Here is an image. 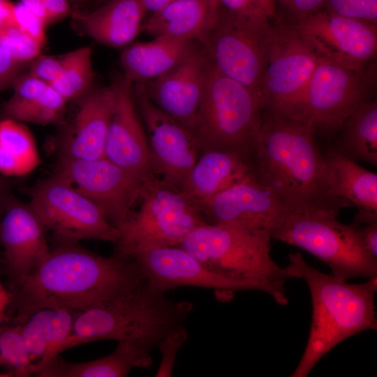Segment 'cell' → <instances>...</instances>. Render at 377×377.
<instances>
[{
	"label": "cell",
	"mask_w": 377,
	"mask_h": 377,
	"mask_svg": "<svg viewBox=\"0 0 377 377\" xmlns=\"http://www.w3.org/2000/svg\"><path fill=\"white\" fill-rule=\"evenodd\" d=\"M252 174L293 212L339 215L350 205L331 197L325 147L306 123L274 111H262Z\"/></svg>",
	"instance_id": "cell-1"
},
{
	"label": "cell",
	"mask_w": 377,
	"mask_h": 377,
	"mask_svg": "<svg viewBox=\"0 0 377 377\" xmlns=\"http://www.w3.org/2000/svg\"><path fill=\"white\" fill-rule=\"evenodd\" d=\"M66 242L12 286L10 307L22 320L40 309L77 311L131 283L141 272L135 263L114 254L104 257Z\"/></svg>",
	"instance_id": "cell-2"
},
{
	"label": "cell",
	"mask_w": 377,
	"mask_h": 377,
	"mask_svg": "<svg viewBox=\"0 0 377 377\" xmlns=\"http://www.w3.org/2000/svg\"><path fill=\"white\" fill-rule=\"evenodd\" d=\"M144 274L117 291L75 311L72 332L61 353L101 341L141 340L156 346L168 332L184 325L193 304L168 297Z\"/></svg>",
	"instance_id": "cell-3"
},
{
	"label": "cell",
	"mask_w": 377,
	"mask_h": 377,
	"mask_svg": "<svg viewBox=\"0 0 377 377\" xmlns=\"http://www.w3.org/2000/svg\"><path fill=\"white\" fill-rule=\"evenodd\" d=\"M295 278L306 283L311 298V323L301 359L290 376L306 377L320 359L348 338L377 329V277L348 283L311 266L299 252L288 255Z\"/></svg>",
	"instance_id": "cell-4"
},
{
	"label": "cell",
	"mask_w": 377,
	"mask_h": 377,
	"mask_svg": "<svg viewBox=\"0 0 377 377\" xmlns=\"http://www.w3.org/2000/svg\"><path fill=\"white\" fill-rule=\"evenodd\" d=\"M271 239L235 227L207 223L191 231L179 246L215 274L242 283L249 290L265 293L285 306L288 303L285 286L295 276L288 265L282 267L272 259Z\"/></svg>",
	"instance_id": "cell-5"
},
{
	"label": "cell",
	"mask_w": 377,
	"mask_h": 377,
	"mask_svg": "<svg viewBox=\"0 0 377 377\" xmlns=\"http://www.w3.org/2000/svg\"><path fill=\"white\" fill-rule=\"evenodd\" d=\"M261 123L258 94L221 74L208 59L202 96L191 131L200 152L209 149L232 150L251 161Z\"/></svg>",
	"instance_id": "cell-6"
},
{
	"label": "cell",
	"mask_w": 377,
	"mask_h": 377,
	"mask_svg": "<svg viewBox=\"0 0 377 377\" xmlns=\"http://www.w3.org/2000/svg\"><path fill=\"white\" fill-rule=\"evenodd\" d=\"M137 211L118 229L115 254L129 258L153 247L179 246L207 223L200 207L183 191L160 177L143 184Z\"/></svg>",
	"instance_id": "cell-7"
},
{
	"label": "cell",
	"mask_w": 377,
	"mask_h": 377,
	"mask_svg": "<svg viewBox=\"0 0 377 377\" xmlns=\"http://www.w3.org/2000/svg\"><path fill=\"white\" fill-rule=\"evenodd\" d=\"M337 216L290 212L274 229L271 238L311 253L341 280L377 277V260L367 252L358 226L341 223Z\"/></svg>",
	"instance_id": "cell-8"
},
{
	"label": "cell",
	"mask_w": 377,
	"mask_h": 377,
	"mask_svg": "<svg viewBox=\"0 0 377 377\" xmlns=\"http://www.w3.org/2000/svg\"><path fill=\"white\" fill-rule=\"evenodd\" d=\"M318 55L314 72L290 117L304 121L318 138L328 141L348 116L374 98L376 61L353 69Z\"/></svg>",
	"instance_id": "cell-9"
},
{
	"label": "cell",
	"mask_w": 377,
	"mask_h": 377,
	"mask_svg": "<svg viewBox=\"0 0 377 377\" xmlns=\"http://www.w3.org/2000/svg\"><path fill=\"white\" fill-rule=\"evenodd\" d=\"M318 56L296 26L273 21L258 89L261 111L291 116L314 72Z\"/></svg>",
	"instance_id": "cell-10"
},
{
	"label": "cell",
	"mask_w": 377,
	"mask_h": 377,
	"mask_svg": "<svg viewBox=\"0 0 377 377\" xmlns=\"http://www.w3.org/2000/svg\"><path fill=\"white\" fill-rule=\"evenodd\" d=\"M272 22L265 16L231 12L218 6L215 23L202 45L219 72L258 96Z\"/></svg>",
	"instance_id": "cell-11"
},
{
	"label": "cell",
	"mask_w": 377,
	"mask_h": 377,
	"mask_svg": "<svg viewBox=\"0 0 377 377\" xmlns=\"http://www.w3.org/2000/svg\"><path fill=\"white\" fill-rule=\"evenodd\" d=\"M29 205L44 226L65 242L96 239L115 243L119 230L102 209L67 182L53 175L38 182Z\"/></svg>",
	"instance_id": "cell-12"
},
{
	"label": "cell",
	"mask_w": 377,
	"mask_h": 377,
	"mask_svg": "<svg viewBox=\"0 0 377 377\" xmlns=\"http://www.w3.org/2000/svg\"><path fill=\"white\" fill-rule=\"evenodd\" d=\"M54 175L94 202L117 229L133 213L145 183L104 156L86 160L61 155Z\"/></svg>",
	"instance_id": "cell-13"
},
{
	"label": "cell",
	"mask_w": 377,
	"mask_h": 377,
	"mask_svg": "<svg viewBox=\"0 0 377 377\" xmlns=\"http://www.w3.org/2000/svg\"><path fill=\"white\" fill-rule=\"evenodd\" d=\"M136 105L146 132L155 175L181 188L200 149L192 133L159 109L142 83L133 84Z\"/></svg>",
	"instance_id": "cell-14"
},
{
	"label": "cell",
	"mask_w": 377,
	"mask_h": 377,
	"mask_svg": "<svg viewBox=\"0 0 377 377\" xmlns=\"http://www.w3.org/2000/svg\"><path fill=\"white\" fill-rule=\"evenodd\" d=\"M295 26L318 54L360 69L376 61L377 24L321 9Z\"/></svg>",
	"instance_id": "cell-15"
},
{
	"label": "cell",
	"mask_w": 377,
	"mask_h": 377,
	"mask_svg": "<svg viewBox=\"0 0 377 377\" xmlns=\"http://www.w3.org/2000/svg\"><path fill=\"white\" fill-rule=\"evenodd\" d=\"M200 209L208 223L226 225L269 238L290 212L252 172L202 205Z\"/></svg>",
	"instance_id": "cell-16"
},
{
	"label": "cell",
	"mask_w": 377,
	"mask_h": 377,
	"mask_svg": "<svg viewBox=\"0 0 377 377\" xmlns=\"http://www.w3.org/2000/svg\"><path fill=\"white\" fill-rule=\"evenodd\" d=\"M114 105L107 133L104 157L145 182L155 177L148 140L134 98L133 83L122 74L111 83Z\"/></svg>",
	"instance_id": "cell-17"
},
{
	"label": "cell",
	"mask_w": 377,
	"mask_h": 377,
	"mask_svg": "<svg viewBox=\"0 0 377 377\" xmlns=\"http://www.w3.org/2000/svg\"><path fill=\"white\" fill-rule=\"evenodd\" d=\"M129 259L163 292L181 286L212 288L226 297L249 290L244 285L223 278L207 268L179 246H158L139 251Z\"/></svg>",
	"instance_id": "cell-18"
},
{
	"label": "cell",
	"mask_w": 377,
	"mask_h": 377,
	"mask_svg": "<svg viewBox=\"0 0 377 377\" xmlns=\"http://www.w3.org/2000/svg\"><path fill=\"white\" fill-rule=\"evenodd\" d=\"M208 57L199 44L161 76L144 84L150 100L191 133L199 108Z\"/></svg>",
	"instance_id": "cell-19"
},
{
	"label": "cell",
	"mask_w": 377,
	"mask_h": 377,
	"mask_svg": "<svg viewBox=\"0 0 377 377\" xmlns=\"http://www.w3.org/2000/svg\"><path fill=\"white\" fill-rule=\"evenodd\" d=\"M44 226L29 204L9 200L0 216V241L11 287L48 256Z\"/></svg>",
	"instance_id": "cell-20"
},
{
	"label": "cell",
	"mask_w": 377,
	"mask_h": 377,
	"mask_svg": "<svg viewBox=\"0 0 377 377\" xmlns=\"http://www.w3.org/2000/svg\"><path fill=\"white\" fill-rule=\"evenodd\" d=\"M80 98L70 135L61 155L86 160L103 157L114 105V87L110 84L108 87L90 89Z\"/></svg>",
	"instance_id": "cell-21"
},
{
	"label": "cell",
	"mask_w": 377,
	"mask_h": 377,
	"mask_svg": "<svg viewBox=\"0 0 377 377\" xmlns=\"http://www.w3.org/2000/svg\"><path fill=\"white\" fill-rule=\"evenodd\" d=\"M252 172L250 161L238 152L209 149L200 152L181 189L200 206Z\"/></svg>",
	"instance_id": "cell-22"
},
{
	"label": "cell",
	"mask_w": 377,
	"mask_h": 377,
	"mask_svg": "<svg viewBox=\"0 0 377 377\" xmlns=\"http://www.w3.org/2000/svg\"><path fill=\"white\" fill-rule=\"evenodd\" d=\"M146 11L140 0H108L98 8L73 13L77 29L99 43L124 47L142 31Z\"/></svg>",
	"instance_id": "cell-23"
},
{
	"label": "cell",
	"mask_w": 377,
	"mask_h": 377,
	"mask_svg": "<svg viewBox=\"0 0 377 377\" xmlns=\"http://www.w3.org/2000/svg\"><path fill=\"white\" fill-rule=\"evenodd\" d=\"M325 149L329 195L357 207L353 223L377 222V174L325 147Z\"/></svg>",
	"instance_id": "cell-24"
},
{
	"label": "cell",
	"mask_w": 377,
	"mask_h": 377,
	"mask_svg": "<svg viewBox=\"0 0 377 377\" xmlns=\"http://www.w3.org/2000/svg\"><path fill=\"white\" fill-rule=\"evenodd\" d=\"M156 346L141 340L118 341L116 349L104 357L84 362H69L53 357L34 374L40 377H123L135 367L148 368Z\"/></svg>",
	"instance_id": "cell-25"
},
{
	"label": "cell",
	"mask_w": 377,
	"mask_h": 377,
	"mask_svg": "<svg viewBox=\"0 0 377 377\" xmlns=\"http://www.w3.org/2000/svg\"><path fill=\"white\" fill-rule=\"evenodd\" d=\"M218 13L217 0H175L151 13L142 31L156 37L205 42Z\"/></svg>",
	"instance_id": "cell-26"
},
{
	"label": "cell",
	"mask_w": 377,
	"mask_h": 377,
	"mask_svg": "<svg viewBox=\"0 0 377 377\" xmlns=\"http://www.w3.org/2000/svg\"><path fill=\"white\" fill-rule=\"evenodd\" d=\"M12 87L13 94L1 109L2 117L43 126L63 120L68 101L50 84L27 72Z\"/></svg>",
	"instance_id": "cell-27"
},
{
	"label": "cell",
	"mask_w": 377,
	"mask_h": 377,
	"mask_svg": "<svg viewBox=\"0 0 377 377\" xmlns=\"http://www.w3.org/2000/svg\"><path fill=\"white\" fill-rule=\"evenodd\" d=\"M199 44L167 37L132 44L120 56L122 75L133 84H145L168 72Z\"/></svg>",
	"instance_id": "cell-28"
},
{
	"label": "cell",
	"mask_w": 377,
	"mask_h": 377,
	"mask_svg": "<svg viewBox=\"0 0 377 377\" xmlns=\"http://www.w3.org/2000/svg\"><path fill=\"white\" fill-rule=\"evenodd\" d=\"M327 149L354 162L377 165V101L356 109L328 140Z\"/></svg>",
	"instance_id": "cell-29"
},
{
	"label": "cell",
	"mask_w": 377,
	"mask_h": 377,
	"mask_svg": "<svg viewBox=\"0 0 377 377\" xmlns=\"http://www.w3.org/2000/svg\"><path fill=\"white\" fill-rule=\"evenodd\" d=\"M40 163L36 141L22 122L2 117L0 120V175L23 176Z\"/></svg>",
	"instance_id": "cell-30"
},
{
	"label": "cell",
	"mask_w": 377,
	"mask_h": 377,
	"mask_svg": "<svg viewBox=\"0 0 377 377\" xmlns=\"http://www.w3.org/2000/svg\"><path fill=\"white\" fill-rule=\"evenodd\" d=\"M94 77L91 48L85 46L63 55L61 73L50 85L68 101L86 94Z\"/></svg>",
	"instance_id": "cell-31"
},
{
	"label": "cell",
	"mask_w": 377,
	"mask_h": 377,
	"mask_svg": "<svg viewBox=\"0 0 377 377\" xmlns=\"http://www.w3.org/2000/svg\"><path fill=\"white\" fill-rule=\"evenodd\" d=\"M0 367L9 376H31L32 365L21 334V323L14 317L0 320Z\"/></svg>",
	"instance_id": "cell-32"
},
{
	"label": "cell",
	"mask_w": 377,
	"mask_h": 377,
	"mask_svg": "<svg viewBox=\"0 0 377 377\" xmlns=\"http://www.w3.org/2000/svg\"><path fill=\"white\" fill-rule=\"evenodd\" d=\"M50 309L36 310L22 320L21 334L32 365L31 376L42 364L49 342Z\"/></svg>",
	"instance_id": "cell-33"
},
{
	"label": "cell",
	"mask_w": 377,
	"mask_h": 377,
	"mask_svg": "<svg viewBox=\"0 0 377 377\" xmlns=\"http://www.w3.org/2000/svg\"><path fill=\"white\" fill-rule=\"evenodd\" d=\"M0 45L17 61L27 64L40 54L43 44L15 27H0Z\"/></svg>",
	"instance_id": "cell-34"
},
{
	"label": "cell",
	"mask_w": 377,
	"mask_h": 377,
	"mask_svg": "<svg viewBox=\"0 0 377 377\" xmlns=\"http://www.w3.org/2000/svg\"><path fill=\"white\" fill-rule=\"evenodd\" d=\"M74 314L75 311L68 309H50L49 342L44 360L38 368L61 353L72 332Z\"/></svg>",
	"instance_id": "cell-35"
},
{
	"label": "cell",
	"mask_w": 377,
	"mask_h": 377,
	"mask_svg": "<svg viewBox=\"0 0 377 377\" xmlns=\"http://www.w3.org/2000/svg\"><path fill=\"white\" fill-rule=\"evenodd\" d=\"M323 9L377 24V0H326Z\"/></svg>",
	"instance_id": "cell-36"
},
{
	"label": "cell",
	"mask_w": 377,
	"mask_h": 377,
	"mask_svg": "<svg viewBox=\"0 0 377 377\" xmlns=\"http://www.w3.org/2000/svg\"><path fill=\"white\" fill-rule=\"evenodd\" d=\"M187 339V330L182 325L168 332L158 343L157 348L161 354V360L156 374V377L172 376L176 356Z\"/></svg>",
	"instance_id": "cell-37"
},
{
	"label": "cell",
	"mask_w": 377,
	"mask_h": 377,
	"mask_svg": "<svg viewBox=\"0 0 377 377\" xmlns=\"http://www.w3.org/2000/svg\"><path fill=\"white\" fill-rule=\"evenodd\" d=\"M326 0H276V20L295 25L304 18L321 10Z\"/></svg>",
	"instance_id": "cell-38"
},
{
	"label": "cell",
	"mask_w": 377,
	"mask_h": 377,
	"mask_svg": "<svg viewBox=\"0 0 377 377\" xmlns=\"http://www.w3.org/2000/svg\"><path fill=\"white\" fill-rule=\"evenodd\" d=\"M20 3L47 24L71 13L69 0H20Z\"/></svg>",
	"instance_id": "cell-39"
},
{
	"label": "cell",
	"mask_w": 377,
	"mask_h": 377,
	"mask_svg": "<svg viewBox=\"0 0 377 377\" xmlns=\"http://www.w3.org/2000/svg\"><path fill=\"white\" fill-rule=\"evenodd\" d=\"M29 64L28 73L51 84L61 73L63 56L57 57L40 54Z\"/></svg>",
	"instance_id": "cell-40"
},
{
	"label": "cell",
	"mask_w": 377,
	"mask_h": 377,
	"mask_svg": "<svg viewBox=\"0 0 377 377\" xmlns=\"http://www.w3.org/2000/svg\"><path fill=\"white\" fill-rule=\"evenodd\" d=\"M15 27L27 34L41 44L46 41L45 27L47 24L20 3L15 8Z\"/></svg>",
	"instance_id": "cell-41"
},
{
	"label": "cell",
	"mask_w": 377,
	"mask_h": 377,
	"mask_svg": "<svg viewBox=\"0 0 377 377\" xmlns=\"http://www.w3.org/2000/svg\"><path fill=\"white\" fill-rule=\"evenodd\" d=\"M26 64L16 61L0 45V91L12 87Z\"/></svg>",
	"instance_id": "cell-42"
},
{
	"label": "cell",
	"mask_w": 377,
	"mask_h": 377,
	"mask_svg": "<svg viewBox=\"0 0 377 377\" xmlns=\"http://www.w3.org/2000/svg\"><path fill=\"white\" fill-rule=\"evenodd\" d=\"M357 226L367 252L374 259L377 260V222Z\"/></svg>",
	"instance_id": "cell-43"
},
{
	"label": "cell",
	"mask_w": 377,
	"mask_h": 377,
	"mask_svg": "<svg viewBox=\"0 0 377 377\" xmlns=\"http://www.w3.org/2000/svg\"><path fill=\"white\" fill-rule=\"evenodd\" d=\"M15 5L8 1L0 0V27H15Z\"/></svg>",
	"instance_id": "cell-44"
},
{
	"label": "cell",
	"mask_w": 377,
	"mask_h": 377,
	"mask_svg": "<svg viewBox=\"0 0 377 377\" xmlns=\"http://www.w3.org/2000/svg\"><path fill=\"white\" fill-rule=\"evenodd\" d=\"M11 303V293L0 282V320H10L13 317L8 314Z\"/></svg>",
	"instance_id": "cell-45"
},
{
	"label": "cell",
	"mask_w": 377,
	"mask_h": 377,
	"mask_svg": "<svg viewBox=\"0 0 377 377\" xmlns=\"http://www.w3.org/2000/svg\"><path fill=\"white\" fill-rule=\"evenodd\" d=\"M147 13L156 12L175 0H140Z\"/></svg>",
	"instance_id": "cell-46"
},
{
	"label": "cell",
	"mask_w": 377,
	"mask_h": 377,
	"mask_svg": "<svg viewBox=\"0 0 377 377\" xmlns=\"http://www.w3.org/2000/svg\"><path fill=\"white\" fill-rule=\"evenodd\" d=\"M8 196L6 195V191L3 184L2 179L0 178V216L1 215L5 207L8 202Z\"/></svg>",
	"instance_id": "cell-47"
},
{
	"label": "cell",
	"mask_w": 377,
	"mask_h": 377,
	"mask_svg": "<svg viewBox=\"0 0 377 377\" xmlns=\"http://www.w3.org/2000/svg\"><path fill=\"white\" fill-rule=\"evenodd\" d=\"M269 11L272 17L276 20L277 17L276 0H258Z\"/></svg>",
	"instance_id": "cell-48"
},
{
	"label": "cell",
	"mask_w": 377,
	"mask_h": 377,
	"mask_svg": "<svg viewBox=\"0 0 377 377\" xmlns=\"http://www.w3.org/2000/svg\"><path fill=\"white\" fill-rule=\"evenodd\" d=\"M76 1H77V0H69L70 3H71V2L75 3Z\"/></svg>",
	"instance_id": "cell-49"
}]
</instances>
